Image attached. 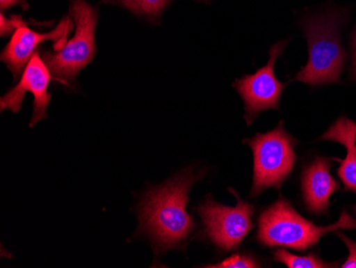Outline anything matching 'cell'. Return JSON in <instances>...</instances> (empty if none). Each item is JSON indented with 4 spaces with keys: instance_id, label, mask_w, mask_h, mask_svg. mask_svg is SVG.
<instances>
[{
    "instance_id": "obj_1",
    "label": "cell",
    "mask_w": 356,
    "mask_h": 268,
    "mask_svg": "<svg viewBox=\"0 0 356 268\" xmlns=\"http://www.w3.org/2000/svg\"><path fill=\"white\" fill-rule=\"evenodd\" d=\"M197 179L192 170H187L144 197L140 207V230L151 237L158 251L179 247L195 229L186 207L190 188Z\"/></svg>"
},
{
    "instance_id": "obj_2",
    "label": "cell",
    "mask_w": 356,
    "mask_h": 268,
    "mask_svg": "<svg viewBox=\"0 0 356 268\" xmlns=\"http://www.w3.org/2000/svg\"><path fill=\"white\" fill-rule=\"evenodd\" d=\"M258 223L259 243L267 247L280 246L300 251L316 245L322 236L330 232L356 229V220L347 212H343L337 223L327 227H317L300 215L283 197L261 214Z\"/></svg>"
},
{
    "instance_id": "obj_3",
    "label": "cell",
    "mask_w": 356,
    "mask_h": 268,
    "mask_svg": "<svg viewBox=\"0 0 356 268\" xmlns=\"http://www.w3.org/2000/svg\"><path fill=\"white\" fill-rule=\"evenodd\" d=\"M341 14L330 12L302 22L309 42V61L295 81L317 87L339 81L346 61L339 37Z\"/></svg>"
},
{
    "instance_id": "obj_4",
    "label": "cell",
    "mask_w": 356,
    "mask_h": 268,
    "mask_svg": "<svg viewBox=\"0 0 356 268\" xmlns=\"http://www.w3.org/2000/svg\"><path fill=\"white\" fill-rule=\"evenodd\" d=\"M254 157L253 186L251 197H256L269 187L281 188L295 167L297 155L295 138L284 129V122L272 131L257 134L245 139Z\"/></svg>"
},
{
    "instance_id": "obj_5",
    "label": "cell",
    "mask_w": 356,
    "mask_h": 268,
    "mask_svg": "<svg viewBox=\"0 0 356 268\" xmlns=\"http://www.w3.org/2000/svg\"><path fill=\"white\" fill-rule=\"evenodd\" d=\"M72 15L75 22L74 37L67 42L63 49L53 53H45L43 60L51 75L67 83L76 77L87 67L95 55V29L97 13L85 0H74Z\"/></svg>"
},
{
    "instance_id": "obj_6",
    "label": "cell",
    "mask_w": 356,
    "mask_h": 268,
    "mask_svg": "<svg viewBox=\"0 0 356 268\" xmlns=\"http://www.w3.org/2000/svg\"><path fill=\"white\" fill-rule=\"evenodd\" d=\"M231 191L237 198L235 207H226L208 198L197 209L208 239L223 251L236 249L253 228V205L241 200L233 189Z\"/></svg>"
},
{
    "instance_id": "obj_7",
    "label": "cell",
    "mask_w": 356,
    "mask_h": 268,
    "mask_svg": "<svg viewBox=\"0 0 356 268\" xmlns=\"http://www.w3.org/2000/svg\"><path fill=\"white\" fill-rule=\"evenodd\" d=\"M286 42H279L270 49V59L266 67L253 75H247L235 81L236 90L245 102V120L252 123L264 110L280 109V100L286 84L277 81L274 65L283 54Z\"/></svg>"
},
{
    "instance_id": "obj_8",
    "label": "cell",
    "mask_w": 356,
    "mask_h": 268,
    "mask_svg": "<svg viewBox=\"0 0 356 268\" xmlns=\"http://www.w3.org/2000/svg\"><path fill=\"white\" fill-rule=\"evenodd\" d=\"M51 77L53 75L47 65L37 52L26 65L21 81L1 97V111L10 109L12 113H19L25 99V94L31 92L35 97V105L30 127L35 125L42 119H45L47 117V107L51 100V95L47 91Z\"/></svg>"
},
{
    "instance_id": "obj_9",
    "label": "cell",
    "mask_w": 356,
    "mask_h": 268,
    "mask_svg": "<svg viewBox=\"0 0 356 268\" xmlns=\"http://www.w3.org/2000/svg\"><path fill=\"white\" fill-rule=\"evenodd\" d=\"M72 28L73 24L70 17H65L55 30L46 33H35L33 30L29 29L25 24H21L16 28L9 44L3 49L1 60L11 70L14 77L17 78L32 56L37 53L35 49L42 42L51 40L55 43V51H60L67 44V36L71 33Z\"/></svg>"
},
{
    "instance_id": "obj_10",
    "label": "cell",
    "mask_w": 356,
    "mask_h": 268,
    "mask_svg": "<svg viewBox=\"0 0 356 268\" xmlns=\"http://www.w3.org/2000/svg\"><path fill=\"white\" fill-rule=\"evenodd\" d=\"M331 167V159L316 157L313 163L304 168L302 191L306 207L311 213H327L332 195L341 189L339 184L332 177Z\"/></svg>"
},
{
    "instance_id": "obj_11",
    "label": "cell",
    "mask_w": 356,
    "mask_h": 268,
    "mask_svg": "<svg viewBox=\"0 0 356 268\" xmlns=\"http://www.w3.org/2000/svg\"><path fill=\"white\" fill-rule=\"evenodd\" d=\"M322 140L335 141L347 149L346 159H333L341 163L337 175L341 178L347 191L356 193V123L348 118L341 117L327 129Z\"/></svg>"
},
{
    "instance_id": "obj_12",
    "label": "cell",
    "mask_w": 356,
    "mask_h": 268,
    "mask_svg": "<svg viewBox=\"0 0 356 268\" xmlns=\"http://www.w3.org/2000/svg\"><path fill=\"white\" fill-rule=\"evenodd\" d=\"M274 260L280 263L285 264L288 268H327L333 267V264L322 261L319 257L311 253L309 255L299 257L293 255L284 248H280L274 252Z\"/></svg>"
},
{
    "instance_id": "obj_13",
    "label": "cell",
    "mask_w": 356,
    "mask_h": 268,
    "mask_svg": "<svg viewBox=\"0 0 356 268\" xmlns=\"http://www.w3.org/2000/svg\"><path fill=\"white\" fill-rule=\"evenodd\" d=\"M118 3L140 15L157 17L171 0H118Z\"/></svg>"
},
{
    "instance_id": "obj_14",
    "label": "cell",
    "mask_w": 356,
    "mask_h": 268,
    "mask_svg": "<svg viewBox=\"0 0 356 268\" xmlns=\"http://www.w3.org/2000/svg\"><path fill=\"white\" fill-rule=\"evenodd\" d=\"M211 268H255L259 267V264L255 259L247 255H234L229 259L224 260L221 263L207 266Z\"/></svg>"
},
{
    "instance_id": "obj_15",
    "label": "cell",
    "mask_w": 356,
    "mask_h": 268,
    "mask_svg": "<svg viewBox=\"0 0 356 268\" xmlns=\"http://www.w3.org/2000/svg\"><path fill=\"white\" fill-rule=\"evenodd\" d=\"M338 237L343 239V243L347 245L349 249V257L347 261L341 266L343 268H356V243L348 239L347 236L343 235V233H337Z\"/></svg>"
},
{
    "instance_id": "obj_16",
    "label": "cell",
    "mask_w": 356,
    "mask_h": 268,
    "mask_svg": "<svg viewBox=\"0 0 356 268\" xmlns=\"http://www.w3.org/2000/svg\"><path fill=\"white\" fill-rule=\"evenodd\" d=\"M0 19H1V25H0V33H1V37H5V36L9 35L14 28L16 29V28L19 27L21 24H23V22H22L19 17H16V19L14 17L13 19L9 21V19H7L3 17V14H1Z\"/></svg>"
},
{
    "instance_id": "obj_17",
    "label": "cell",
    "mask_w": 356,
    "mask_h": 268,
    "mask_svg": "<svg viewBox=\"0 0 356 268\" xmlns=\"http://www.w3.org/2000/svg\"><path fill=\"white\" fill-rule=\"evenodd\" d=\"M352 49H353V65H352V76H353L354 78H356V30L353 35Z\"/></svg>"
},
{
    "instance_id": "obj_18",
    "label": "cell",
    "mask_w": 356,
    "mask_h": 268,
    "mask_svg": "<svg viewBox=\"0 0 356 268\" xmlns=\"http://www.w3.org/2000/svg\"><path fill=\"white\" fill-rule=\"evenodd\" d=\"M19 3H21V0H0V7H1V10H5Z\"/></svg>"
},
{
    "instance_id": "obj_19",
    "label": "cell",
    "mask_w": 356,
    "mask_h": 268,
    "mask_svg": "<svg viewBox=\"0 0 356 268\" xmlns=\"http://www.w3.org/2000/svg\"><path fill=\"white\" fill-rule=\"evenodd\" d=\"M355 213H356V207H355Z\"/></svg>"
}]
</instances>
